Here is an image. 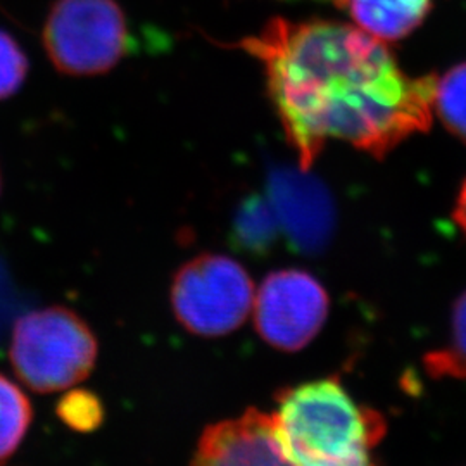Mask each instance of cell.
Returning <instances> with one entry per match:
<instances>
[{
	"label": "cell",
	"instance_id": "1",
	"mask_svg": "<svg viewBox=\"0 0 466 466\" xmlns=\"http://www.w3.org/2000/svg\"><path fill=\"white\" fill-rule=\"evenodd\" d=\"M240 49L265 67L268 96L302 171L330 138L382 159L431 128L437 76L411 78L358 26L275 17Z\"/></svg>",
	"mask_w": 466,
	"mask_h": 466
},
{
	"label": "cell",
	"instance_id": "2",
	"mask_svg": "<svg viewBox=\"0 0 466 466\" xmlns=\"http://www.w3.org/2000/svg\"><path fill=\"white\" fill-rule=\"evenodd\" d=\"M271 418L296 466H379L371 451L387 432L385 418L358 404L337 379L283 390Z\"/></svg>",
	"mask_w": 466,
	"mask_h": 466
},
{
	"label": "cell",
	"instance_id": "3",
	"mask_svg": "<svg viewBox=\"0 0 466 466\" xmlns=\"http://www.w3.org/2000/svg\"><path fill=\"white\" fill-rule=\"evenodd\" d=\"M9 358L28 389L52 394L90 375L97 360V340L76 313L54 306L17 318Z\"/></svg>",
	"mask_w": 466,
	"mask_h": 466
},
{
	"label": "cell",
	"instance_id": "4",
	"mask_svg": "<svg viewBox=\"0 0 466 466\" xmlns=\"http://www.w3.org/2000/svg\"><path fill=\"white\" fill-rule=\"evenodd\" d=\"M42 40L50 63L67 76L107 73L130 49L127 17L116 0H56Z\"/></svg>",
	"mask_w": 466,
	"mask_h": 466
},
{
	"label": "cell",
	"instance_id": "5",
	"mask_svg": "<svg viewBox=\"0 0 466 466\" xmlns=\"http://www.w3.org/2000/svg\"><path fill=\"white\" fill-rule=\"evenodd\" d=\"M171 306L188 332L223 337L242 327L249 317L254 283L232 258L202 254L175 275Z\"/></svg>",
	"mask_w": 466,
	"mask_h": 466
},
{
	"label": "cell",
	"instance_id": "6",
	"mask_svg": "<svg viewBox=\"0 0 466 466\" xmlns=\"http://www.w3.org/2000/svg\"><path fill=\"white\" fill-rule=\"evenodd\" d=\"M254 323L275 350H304L323 329L330 300L323 285L300 269L269 273L254 298Z\"/></svg>",
	"mask_w": 466,
	"mask_h": 466
},
{
	"label": "cell",
	"instance_id": "7",
	"mask_svg": "<svg viewBox=\"0 0 466 466\" xmlns=\"http://www.w3.org/2000/svg\"><path fill=\"white\" fill-rule=\"evenodd\" d=\"M269 204L296 249L318 254L330 242L335 209L329 192L317 180L300 173H271Z\"/></svg>",
	"mask_w": 466,
	"mask_h": 466
},
{
	"label": "cell",
	"instance_id": "8",
	"mask_svg": "<svg viewBox=\"0 0 466 466\" xmlns=\"http://www.w3.org/2000/svg\"><path fill=\"white\" fill-rule=\"evenodd\" d=\"M192 466H296L283 451L273 418L248 410L202 433Z\"/></svg>",
	"mask_w": 466,
	"mask_h": 466
},
{
	"label": "cell",
	"instance_id": "9",
	"mask_svg": "<svg viewBox=\"0 0 466 466\" xmlns=\"http://www.w3.org/2000/svg\"><path fill=\"white\" fill-rule=\"evenodd\" d=\"M356 26L383 44L413 34L432 11V0H346Z\"/></svg>",
	"mask_w": 466,
	"mask_h": 466
},
{
	"label": "cell",
	"instance_id": "10",
	"mask_svg": "<svg viewBox=\"0 0 466 466\" xmlns=\"http://www.w3.org/2000/svg\"><path fill=\"white\" fill-rule=\"evenodd\" d=\"M280 223L269 204L261 196H250L240 202L233 218V244L250 254H267L277 242Z\"/></svg>",
	"mask_w": 466,
	"mask_h": 466
},
{
	"label": "cell",
	"instance_id": "11",
	"mask_svg": "<svg viewBox=\"0 0 466 466\" xmlns=\"http://www.w3.org/2000/svg\"><path fill=\"white\" fill-rule=\"evenodd\" d=\"M425 371L435 379L466 380V290L451 308L450 340L423 358Z\"/></svg>",
	"mask_w": 466,
	"mask_h": 466
},
{
	"label": "cell",
	"instance_id": "12",
	"mask_svg": "<svg viewBox=\"0 0 466 466\" xmlns=\"http://www.w3.org/2000/svg\"><path fill=\"white\" fill-rule=\"evenodd\" d=\"M34 418V410L26 394L0 375V461H5L16 452L28 432Z\"/></svg>",
	"mask_w": 466,
	"mask_h": 466
},
{
	"label": "cell",
	"instance_id": "13",
	"mask_svg": "<svg viewBox=\"0 0 466 466\" xmlns=\"http://www.w3.org/2000/svg\"><path fill=\"white\" fill-rule=\"evenodd\" d=\"M433 113L451 134L466 142V63L451 67L441 78L437 76Z\"/></svg>",
	"mask_w": 466,
	"mask_h": 466
},
{
	"label": "cell",
	"instance_id": "14",
	"mask_svg": "<svg viewBox=\"0 0 466 466\" xmlns=\"http://www.w3.org/2000/svg\"><path fill=\"white\" fill-rule=\"evenodd\" d=\"M30 63L13 35L0 30V100L9 99L23 86Z\"/></svg>",
	"mask_w": 466,
	"mask_h": 466
},
{
	"label": "cell",
	"instance_id": "15",
	"mask_svg": "<svg viewBox=\"0 0 466 466\" xmlns=\"http://www.w3.org/2000/svg\"><path fill=\"white\" fill-rule=\"evenodd\" d=\"M57 415L67 427L78 432H92L102 423L104 410L99 398L92 392L73 390L59 400Z\"/></svg>",
	"mask_w": 466,
	"mask_h": 466
},
{
	"label": "cell",
	"instance_id": "16",
	"mask_svg": "<svg viewBox=\"0 0 466 466\" xmlns=\"http://www.w3.org/2000/svg\"><path fill=\"white\" fill-rule=\"evenodd\" d=\"M16 309V294L15 287L9 279V273L0 261V337L5 332L7 325L11 323V318Z\"/></svg>",
	"mask_w": 466,
	"mask_h": 466
},
{
	"label": "cell",
	"instance_id": "17",
	"mask_svg": "<svg viewBox=\"0 0 466 466\" xmlns=\"http://www.w3.org/2000/svg\"><path fill=\"white\" fill-rule=\"evenodd\" d=\"M452 218L458 223V227L463 230L466 235V180L460 188V194L456 198V204H454V211H452Z\"/></svg>",
	"mask_w": 466,
	"mask_h": 466
},
{
	"label": "cell",
	"instance_id": "18",
	"mask_svg": "<svg viewBox=\"0 0 466 466\" xmlns=\"http://www.w3.org/2000/svg\"><path fill=\"white\" fill-rule=\"evenodd\" d=\"M0 192H2V175H0Z\"/></svg>",
	"mask_w": 466,
	"mask_h": 466
}]
</instances>
